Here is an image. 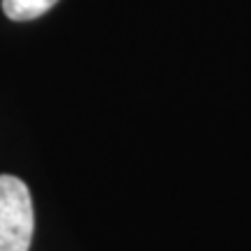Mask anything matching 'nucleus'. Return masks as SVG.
<instances>
[{
	"mask_svg": "<svg viewBox=\"0 0 251 251\" xmlns=\"http://www.w3.org/2000/svg\"><path fill=\"white\" fill-rule=\"evenodd\" d=\"M33 233L35 212L26 181L0 175V251H28Z\"/></svg>",
	"mask_w": 251,
	"mask_h": 251,
	"instance_id": "nucleus-1",
	"label": "nucleus"
},
{
	"mask_svg": "<svg viewBox=\"0 0 251 251\" xmlns=\"http://www.w3.org/2000/svg\"><path fill=\"white\" fill-rule=\"evenodd\" d=\"M58 0H2V12L12 21H33L47 14Z\"/></svg>",
	"mask_w": 251,
	"mask_h": 251,
	"instance_id": "nucleus-2",
	"label": "nucleus"
}]
</instances>
